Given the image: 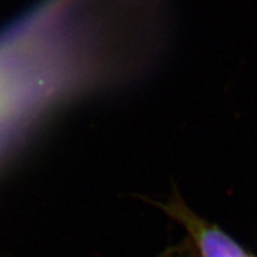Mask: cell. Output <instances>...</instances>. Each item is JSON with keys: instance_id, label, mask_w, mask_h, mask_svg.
Wrapping results in <instances>:
<instances>
[{"instance_id": "1", "label": "cell", "mask_w": 257, "mask_h": 257, "mask_svg": "<svg viewBox=\"0 0 257 257\" xmlns=\"http://www.w3.org/2000/svg\"><path fill=\"white\" fill-rule=\"evenodd\" d=\"M163 210L185 228L190 249L198 257H254L217 224L210 223L173 197Z\"/></svg>"}]
</instances>
